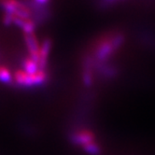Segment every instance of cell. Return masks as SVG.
I'll return each instance as SVG.
<instances>
[{"label": "cell", "instance_id": "obj_1", "mask_svg": "<svg viewBox=\"0 0 155 155\" xmlns=\"http://www.w3.org/2000/svg\"><path fill=\"white\" fill-rule=\"evenodd\" d=\"M0 6L8 14L29 19V9L24 4L19 2L18 0H0Z\"/></svg>", "mask_w": 155, "mask_h": 155}, {"label": "cell", "instance_id": "obj_2", "mask_svg": "<svg viewBox=\"0 0 155 155\" xmlns=\"http://www.w3.org/2000/svg\"><path fill=\"white\" fill-rule=\"evenodd\" d=\"M36 2H38V3H40V4H43V3H46V2H48L49 0H35Z\"/></svg>", "mask_w": 155, "mask_h": 155}]
</instances>
